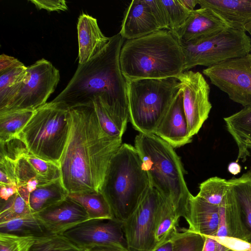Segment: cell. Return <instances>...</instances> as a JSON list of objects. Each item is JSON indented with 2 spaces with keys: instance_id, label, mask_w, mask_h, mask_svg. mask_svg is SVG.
Wrapping results in <instances>:
<instances>
[{
  "instance_id": "obj_1",
  "label": "cell",
  "mask_w": 251,
  "mask_h": 251,
  "mask_svg": "<svg viewBox=\"0 0 251 251\" xmlns=\"http://www.w3.org/2000/svg\"><path fill=\"white\" fill-rule=\"evenodd\" d=\"M68 121V137L59 163L62 184L68 194L101 192L122 139L104 131L91 105L69 108Z\"/></svg>"
},
{
  "instance_id": "obj_2",
  "label": "cell",
  "mask_w": 251,
  "mask_h": 251,
  "mask_svg": "<svg viewBox=\"0 0 251 251\" xmlns=\"http://www.w3.org/2000/svg\"><path fill=\"white\" fill-rule=\"evenodd\" d=\"M125 39L118 33L103 50L84 64H78L66 87L51 101L69 108L92 105L99 98L114 123L125 133L129 121L126 80L120 68Z\"/></svg>"
},
{
  "instance_id": "obj_3",
  "label": "cell",
  "mask_w": 251,
  "mask_h": 251,
  "mask_svg": "<svg viewBox=\"0 0 251 251\" xmlns=\"http://www.w3.org/2000/svg\"><path fill=\"white\" fill-rule=\"evenodd\" d=\"M184 63L181 44L168 29L126 40L120 54L122 73L128 80L176 77L184 72Z\"/></svg>"
},
{
  "instance_id": "obj_4",
  "label": "cell",
  "mask_w": 251,
  "mask_h": 251,
  "mask_svg": "<svg viewBox=\"0 0 251 251\" xmlns=\"http://www.w3.org/2000/svg\"><path fill=\"white\" fill-rule=\"evenodd\" d=\"M134 147L141 159L151 187L173 205L177 217H183L192 195L184 179V170L174 148L153 134L139 133Z\"/></svg>"
},
{
  "instance_id": "obj_5",
  "label": "cell",
  "mask_w": 251,
  "mask_h": 251,
  "mask_svg": "<svg viewBox=\"0 0 251 251\" xmlns=\"http://www.w3.org/2000/svg\"><path fill=\"white\" fill-rule=\"evenodd\" d=\"M151 187L137 151L122 144L111 161L101 190L114 218L125 221Z\"/></svg>"
},
{
  "instance_id": "obj_6",
  "label": "cell",
  "mask_w": 251,
  "mask_h": 251,
  "mask_svg": "<svg viewBox=\"0 0 251 251\" xmlns=\"http://www.w3.org/2000/svg\"><path fill=\"white\" fill-rule=\"evenodd\" d=\"M126 80L129 121L139 133L153 134L181 89L176 77Z\"/></svg>"
},
{
  "instance_id": "obj_7",
  "label": "cell",
  "mask_w": 251,
  "mask_h": 251,
  "mask_svg": "<svg viewBox=\"0 0 251 251\" xmlns=\"http://www.w3.org/2000/svg\"><path fill=\"white\" fill-rule=\"evenodd\" d=\"M68 109L51 101L34 111L17 136L29 153L59 166L68 137Z\"/></svg>"
},
{
  "instance_id": "obj_8",
  "label": "cell",
  "mask_w": 251,
  "mask_h": 251,
  "mask_svg": "<svg viewBox=\"0 0 251 251\" xmlns=\"http://www.w3.org/2000/svg\"><path fill=\"white\" fill-rule=\"evenodd\" d=\"M251 39L246 32L227 27L187 44H181L185 57L184 71L197 66L209 67L250 53Z\"/></svg>"
},
{
  "instance_id": "obj_9",
  "label": "cell",
  "mask_w": 251,
  "mask_h": 251,
  "mask_svg": "<svg viewBox=\"0 0 251 251\" xmlns=\"http://www.w3.org/2000/svg\"><path fill=\"white\" fill-rule=\"evenodd\" d=\"M60 80L59 71L49 61L42 58L27 66L23 85L16 96L0 113L35 111L47 103Z\"/></svg>"
},
{
  "instance_id": "obj_10",
  "label": "cell",
  "mask_w": 251,
  "mask_h": 251,
  "mask_svg": "<svg viewBox=\"0 0 251 251\" xmlns=\"http://www.w3.org/2000/svg\"><path fill=\"white\" fill-rule=\"evenodd\" d=\"M202 73L233 101L251 105V53L206 68Z\"/></svg>"
},
{
  "instance_id": "obj_11",
  "label": "cell",
  "mask_w": 251,
  "mask_h": 251,
  "mask_svg": "<svg viewBox=\"0 0 251 251\" xmlns=\"http://www.w3.org/2000/svg\"><path fill=\"white\" fill-rule=\"evenodd\" d=\"M161 195L151 187L131 215L123 222L129 251H152L157 245L156 216Z\"/></svg>"
},
{
  "instance_id": "obj_12",
  "label": "cell",
  "mask_w": 251,
  "mask_h": 251,
  "mask_svg": "<svg viewBox=\"0 0 251 251\" xmlns=\"http://www.w3.org/2000/svg\"><path fill=\"white\" fill-rule=\"evenodd\" d=\"M176 78L181 83L184 111L189 134L193 137L208 118L212 108L210 88L199 72L184 71Z\"/></svg>"
},
{
  "instance_id": "obj_13",
  "label": "cell",
  "mask_w": 251,
  "mask_h": 251,
  "mask_svg": "<svg viewBox=\"0 0 251 251\" xmlns=\"http://www.w3.org/2000/svg\"><path fill=\"white\" fill-rule=\"evenodd\" d=\"M62 235L84 250L104 245H117L128 249L123 222L115 218L90 219Z\"/></svg>"
},
{
  "instance_id": "obj_14",
  "label": "cell",
  "mask_w": 251,
  "mask_h": 251,
  "mask_svg": "<svg viewBox=\"0 0 251 251\" xmlns=\"http://www.w3.org/2000/svg\"><path fill=\"white\" fill-rule=\"evenodd\" d=\"M34 214L51 234H62L76 225L90 220L85 209L68 197Z\"/></svg>"
},
{
  "instance_id": "obj_15",
  "label": "cell",
  "mask_w": 251,
  "mask_h": 251,
  "mask_svg": "<svg viewBox=\"0 0 251 251\" xmlns=\"http://www.w3.org/2000/svg\"><path fill=\"white\" fill-rule=\"evenodd\" d=\"M154 134L169 144L174 149L192 142L188 128L181 89L179 91L166 114L157 126Z\"/></svg>"
},
{
  "instance_id": "obj_16",
  "label": "cell",
  "mask_w": 251,
  "mask_h": 251,
  "mask_svg": "<svg viewBox=\"0 0 251 251\" xmlns=\"http://www.w3.org/2000/svg\"><path fill=\"white\" fill-rule=\"evenodd\" d=\"M228 27L210 10H193L185 23L174 32L181 44H187L218 33Z\"/></svg>"
},
{
  "instance_id": "obj_17",
  "label": "cell",
  "mask_w": 251,
  "mask_h": 251,
  "mask_svg": "<svg viewBox=\"0 0 251 251\" xmlns=\"http://www.w3.org/2000/svg\"><path fill=\"white\" fill-rule=\"evenodd\" d=\"M219 217V206L193 195L189 199L183 217L188 224V230L204 236L216 235Z\"/></svg>"
},
{
  "instance_id": "obj_18",
  "label": "cell",
  "mask_w": 251,
  "mask_h": 251,
  "mask_svg": "<svg viewBox=\"0 0 251 251\" xmlns=\"http://www.w3.org/2000/svg\"><path fill=\"white\" fill-rule=\"evenodd\" d=\"M159 30L145 0H133L125 11L119 33L125 39L130 40Z\"/></svg>"
},
{
  "instance_id": "obj_19",
  "label": "cell",
  "mask_w": 251,
  "mask_h": 251,
  "mask_svg": "<svg viewBox=\"0 0 251 251\" xmlns=\"http://www.w3.org/2000/svg\"><path fill=\"white\" fill-rule=\"evenodd\" d=\"M78 43V64L86 63L100 53L106 46L110 37L101 32L97 20L83 13L77 24Z\"/></svg>"
},
{
  "instance_id": "obj_20",
  "label": "cell",
  "mask_w": 251,
  "mask_h": 251,
  "mask_svg": "<svg viewBox=\"0 0 251 251\" xmlns=\"http://www.w3.org/2000/svg\"><path fill=\"white\" fill-rule=\"evenodd\" d=\"M198 4L233 29L245 30L251 22V0H198Z\"/></svg>"
},
{
  "instance_id": "obj_21",
  "label": "cell",
  "mask_w": 251,
  "mask_h": 251,
  "mask_svg": "<svg viewBox=\"0 0 251 251\" xmlns=\"http://www.w3.org/2000/svg\"><path fill=\"white\" fill-rule=\"evenodd\" d=\"M228 132L238 148L236 162L245 161L251 150V105L224 118Z\"/></svg>"
},
{
  "instance_id": "obj_22",
  "label": "cell",
  "mask_w": 251,
  "mask_h": 251,
  "mask_svg": "<svg viewBox=\"0 0 251 251\" xmlns=\"http://www.w3.org/2000/svg\"><path fill=\"white\" fill-rule=\"evenodd\" d=\"M219 206L224 213L228 236L251 242V231L245 223L240 204L230 185Z\"/></svg>"
},
{
  "instance_id": "obj_23",
  "label": "cell",
  "mask_w": 251,
  "mask_h": 251,
  "mask_svg": "<svg viewBox=\"0 0 251 251\" xmlns=\"http://www.w3.org/2000/svg\"><path fill=\"white\" fill-rule=\"evenodd\" d=\"M68 195L61 179L59 178L31 192L28 203L33 213H36L63 200Z\"/></svg>"
},
{
  "instance_id": "obj_24",
  "label": "cell",
  "mask_w": 251,
  "mask_h": 251,
  "mask_svg": "<svg viewBox=\"0 0 251 251\" xmlns=\"http://www.w3.org/2000/svg\"><path fill=\"white\" fill-rule=\"evenodd\" d=\"M26 68L24 63L0 73V112L3 111L19 93Z\"/></svg>"
},
{
  "instance_id": "obj_25",
  "label": "cell",
  "mask_w": 251,
  "mask_h": 251,
  "mask_svg": "<svg viewBox=\"0 0 251 251\" xmlns=\"http://www.w3.org/2000/svg\"><path fill=\"white\" fill-rule=\"evenodd\" d=\"M0 233L39 238L50 235L34 213L0 223Z\"/></svg>"
},
{
  "instance_id": "obj_26",
  "label": "cell",
  "mask_w": 251,
  "mask_h": 251,
  "mask_svg": "<svg viewBox=\"0 0 251 251\" xmlns=\"http://www.w3.org/2000/svg\"><path fill=\"white\" fill-rule=\"evenodd\" d=\"M68 197L85 209L90 219L114 218L109 204L101 192L71 193Z\"/></svg>"
},
{
  "instance_id": "obj_27",
  "label": "cell",
  "mask_w": 251,
  "mask_h": 251,
  "mask_svg": "<svg viewBox=\"0 0 251 251\" xmlns=\"http://www.w3.org/2000/svg\"><path fill=\"white\" fill-rule=\"evenodd\" d=\"M34 112L18 110L0 113V143L17 137Z\"/></svg>"
},
{
  "instance_id": "obj_28",
  "label": "cell",
  "mask_w": 251,
  "mask_h": 251,
  "mask_svg": "<svg viewBox=\"0 0 251 251\" xmlns=\"http://www.w3.org/2000/svg\"><path fill=\"white\" fill-rule=\"evenodd\" d=\"M240 204L245 223L251 231V174L250 172L228 180Z\"/></svg>"
},
{
  "instance_id": "obj_29",
  "label": "cell",
  "mask_w": 251,
  "mask_h": 251,
  "mask_svg": "<svg viewBox=\"0 0 251 251\" xmlns=\"http://www.w3.org/2000/svg\"><path fill=\"white\" fill-rule=\"evenodd\" d=\"M179 219L172 204L161 195L156 216L155 238L157 244L176 229Z\"/></svg>"
},
{
  "instance_id": "obj_30",
  "label": "cell",
  "mask_w": 251,
  "mask_h": 251,
  "mask_svg": "<svg viewBox=\"0 0 251 251\" xmlns=\"http://www.w3.org/2000/svg\"><path fill=\"white\" fill-rule=\"evenodd\" d=\"M229 188L228 180L218 176L211 177L200 184L197 196L210 204L219 206Z\"/></svg>"
},
{
  "instance_id": "obj_31",
  "label": "cell",
  "mask_w": 251,
  "mask_h": 251,
  "mask_svg": "<svg viewBox=\"0 0 251 251\" xmlns=\"http://www.w3.org/2000/svg\"><path fill=\"white\" fill-rule=\"evenodd\" d=\"M29 251H85L62 234L37 238Z\"/></svg>"
},
{
  "instance_id": "obj_32",
  "label": "cell",
  "mask_w": 251,
  "mask_h": 251,
  "mask_svg": "<svg viewBox=\"0 0 251 251\" xmlns=\"http://www.w3.org/2000/svg\"><path fill=\"white\" fill-rule=\"evenodd\" d=\"M33 213L29 204L18 192L7 201H1L0 223Z\"/></svg>"
},
{
  "instance_id": "obj_33",
  "label": "cell",
  "mask_w": 251,
  "mask_h": 251,
  "mask_svg": "<svg viewBox=\"0 0 251 251\" xmlns=\"http://www.w3.org/2000/svg\"><path fill=\"white\" fill-rule=\"evenodd\" d=\"M172 239L174 251H202L205 236L188 229L180 231L176 229L173 232Z\"/></svg>"
},
{
  "instance_id": "obj_34",
  "label": "cell",
  "mask_w": 251,
  "mask_h": 251,
  "mask_svg": "<svg viewBox=\"0 0 251 251\" xmlns=\"http://www.w3.org/2000/svg\"><path fill=\"white\" fill-rule=\"evenodd\" d=\"M37 174L41 178L51 182L61 178L60 167L56 164L41 159L29 153L24 154Z\"/></svg>"
},
{
  "instance_id": "obj_35",
  "label": "cell",
  "mask_w": 251,
  "mask_h": 251,
  "mask_svg": "<svg viewBox=\"0 0 251 251\" xmlns=\"http://www.w3.org/2000/svg\"><path fill=\"white\" fill-rule=\"evenodd\" d=\"M168 16L169 30L175 31L186 21L191 12L186 8L179 0H161Z\"/></svg>"
},
{
  "instance_id": "obj_36",
  "label": "cell",
  "mask_w": 251,
  "mask_h": 251,
  "mask_svg": "<svg viewBox=\"0 0 251 251\" xmlns=\"http://www.w3.org/2000/svg\"><path fill=\"white\" fill-rule=\"evenodd\" d=\"M37 238L0 233V251H29Z\"/></svg>"
},
{
  "instance_id": "obj_37",
  "label": "cell",
  "mask_w": 251,
  "mask_h": 251,
  "mask_svg": "<svg viewBox=\"0 0 251 251\" xmlns=\"http://www.w3.org/2000/svg\"><path fill=\"white\" fill-rule=\"evenodd\" d=\"M92 106L97 115L100 124L104 131L110 136L122 138L123 133L108 114L99 98L92 101Z\"/></svg>"
},
{
  "instance_id": "obj_38",
  "label": "cell",
  "mask_w": 251,
  "mask_h": 251,
  "mask_svg": "<svg viewBox=\"0 0 251 251\" xmlns=\"http://www.w3.org/2000/svg\"><path fill=\"white\" fill-rule=\"evenodd\" d=\"M24 154L15 161V174L18 188L25 186L32 180L44 179L37 174Z\"/></svg>"
},
{
  "instance_id": "obj_39",
  "label": "cell",
  "mask_w": 251,
  "mask_h": 251,
  "mask_svg": "<svg viewBox=\"0 0 251 251\" xmlns=\"http://www.w3.org/2000/svg\"><path fill=\"white\" fill-rule=\"evenodd\" d=\"M0 156L6 157L15 161L27 151L24 143L18 137L0 143Z\"/></svg>"
},
{
  "instance_id": "obj_40",
  "label": "cell",
  "mask_w": 251,
  "mask_h": 251,
  "mask_svg": "<svg viewBox=\"0 0 251 251\" xmlns=\"http://www.w3.org/2000/svg\"><path fill=\"white\" fill-rule=\"evenodd\" d=\"M160 30H169V20L166 10L161 0H145Z\"/></svg>"
},
{
  "instance_id": "obj_41",
  "label": "cell",
  "mask_w": 251,
  "mask_h": 251,
  "mask_svg": "<svg viewBox=\"0 0 251 251\" xmlns=\"http://www.w3.org/2000/svg\"><path fill=\"white\" fill-rule=\"evenodd\" d=\"M0 184L17 185L15 161L2 156H0Z\"/></svg>"
},
{
  "instance_id": "obj_42",
  "label": "cell",
  "mask_w": 251,
  "mask_h": 251,
  "mask_svg": "<svg viewBox=\"0 0 251 251\" xmlns=\"http://www.w3.org/2000/svg\"><path fill=\"white\" fill-rule=\"evenodd\" d=\"M232 251H251V242L232 236H210Z\"/></svg>"
},
{
  "instance_id": "obj_43",
  "label": "cell",
  "mask_w": 251,
  "mask_h": 251,
  "mask_svg": "<svg viewBox=\"0 0 251 251\" xmlns=\"http://www.w3.org/2000/svg\"><path fill=\"white\" fill-rule=\"evenodd\" d=\"M39 9L48 11H66L68 7L64 0H29Z\"/></svg>"
},
{
  "instance_id": "obj_44",
  "label": "cell",
  "mask_w": 251,
  "mask_h": 251,
  "mask_svg": "<svg viewBox=\"0 0 251 251\" xmlns=\"http://www.w3.org/2000/svg\"><path fill=\"white\" fill-rule=\"evenodd\" d=\"M23 63L17 58L5 54L0 55V73L9 70Z\"/></svg>"
},
{
  "instance_id": "obj_45",
  "label": "cell",
  "mask_w": 251,
  "mask_h": 251,
  "mask_svg": "<svg viewBox=\"0 0 251 251\" xmlns=\"http://www.w3.org/2000/svg\"><path fill=\"white\" fill-rule=\"evenodd\" d=\"M0 197L1 201H7L18 192L15 185L0 184Z\"/></svg>"
},
{
  "instance_id": "obj_46",
  "label": "cell",
  "mask_w": 251,
  "mask_h": 251,
  "mask_svg": "<svg viewBox=\"0 0 251 251\" xmlns=\"http://www.w3.org/2000/svg\"><path fill=\"white\" fill-rule=\"evenodd\" d=\"M175 229L172 230L164 240L158 243L152 251H174L172 234Z\"/></svg>"
},
{
  "instance_id": "obj_47",
  "label": "cell",
  "mask_w": 251,
  "mask_h": 251,
  "mask_svg": "<svg viewBox=\"0 0 251 251\" xmlns=\"http://www.w3.org/2000/svg\"><path fill=\"white\" fill-rule=\"evenodd\" d=\"M85 251H129L127 249L117 245L96 246Z\"/></svg>"
},
{
  "instance_id": "obj_48",
  "label": "cell",
  "mask_w": 251,
  "mask_h": 251,
  "mask_svg": "<svg viewBox=\"0 0 251 251\" xmlns=\"http://www.w3.org/2000/svg\"><path fill=\"white\" fill-rule=\"evenodd\" d=\"M217 242L212 237L205 236L202 251H217Z\"/></svg>"
},
{
  "instance_id": "obj_49",
  "label": "cell",
  "mask_w": 251,
  "mask_h": 251,
  "mask_svg": "<svg viewBox=\"0 0 251 251\" xmlns=\"http://www.w3.org/2000/svg\"><path fill=\"white\" fill-rule=\"evenodd\" d=\"M227 170L231 174L237 175L241 172V167L237 162H231L228 164Z\"/></svg>"
},
{
  "instance_id": "obj_50",
  "label": "cell",
  "mask_w": 251,
  "mask_h": 251,
  "mask_svg": "<svg viewBox=\"0 0 251 251\" xmlns=\"http://www.w3.org/2000/svg\"><path fill=\"white\" fill-rule=\"evenodd\" d=\"M180 2L188 10L192 11L195 10L194 8L198 4V0H179Z\"/></svg>"
},
{
  "instance_id": "obj_51",
  "label": "cell",
  "mask_w": 251,
  "mask_h": 251,
  "mask_svg": "<svg viewBox=\"0 0 251 251\" xmlns=\"http://www.w3.org/2000/svg\"><path fill=\"white\" fill-rule=\"evenodd\" d=\"M245 30L246 32H248L250 35V37L251 39V22L247 24L245 26ZM250 53L251 54V43Z\"/></svg>"
},
{
  "instance_id": "obj_52",
  "label": "cell",
  "mask_w": 251,
  "mask_h": 251,
  "mask_svg": "<svg viewBox=\"0 0 251 251\" xmlns=\"http://www.w3.org/2000/svg\"><path fill=\"white\" fill-rule=\"evenodd\" d=\"M250 173L251 174V170L250 171Z\"/></svg>"
}]
</instances>
